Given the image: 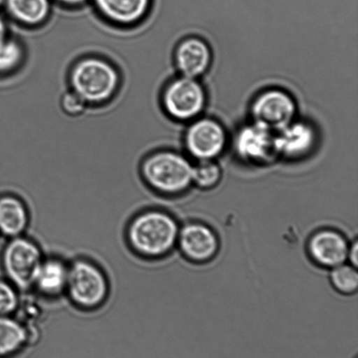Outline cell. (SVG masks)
<instances>
[{"label": "cell", "instance_id": "1", "mask_svg": "<svg viewBox=\"0 0 358 358\" xmlns=\"http://www.w3.org/2000/svg\"><path fill=\"white\" fill-rule=\"evenodd\" d=\"M176 220L159 209H148L133 217L127 226L129 247L143 259H159L170 254L178 243Z\"/></svg>", "mask_w": 358, "mask_h": 358}, {"label": "cell", "instance_id": "2", "mask_svg": "<svg viewBox=\"0 0 358 358\" xmlns=\"http://www.w3.org/2000/svg\"><path fill=\"white\" fill-rule=\"evenodd\" d=\"M193 166L187 158L173 151H159L146 158L141 167L143 180L161 194H180L192 184Z\"/></svg>", "mask_w": 358, "mask_h": 358}, {"label": "cell", "instance_id": "3", "mask_svg": "<svg viewBox=\"0 0 358 358\" xmlns=\"http://www.w3.org/2000/svg\"><path fill=\"white\" fill-rule=\"evenodd\" d=\"M119 74L103 59L87 57L73 65L70 73L72 91L86 104H97L113 97L119 86Z\"/></svg>", "mask_w": 358, "mask_h": 358}, {"label": "cell", "instance_id": "4", "mask_svg": "<svg viewBox=\"0 0 358 358\" xmlns=\"http://www.w3.org/2000/svg\"><path fill=\"white\" fill-rule=\"evenodd\" d=\"M66 294L80 310H97L107 301L110 282L103 269L87 259L70 263Z\"/></svg>", "mask_w": 358, "mask_h": 358}, {"label": "cell", "instance_id": "5", "mask_svg": "<svg viewBox=\"0 0 358 358\" xmlns=\"http://www.w3.org/2000/svg\"><path fill=\"white\" fill-rule=\"evenodd\" d=\"M9 240L2 256L7 280L19 290L30 289L44 256L36 242L24 235Z\"/></svg>", "mask_w": 358, "mask_h": 358}, {"label": "cell", "instance_id": "6", "mask_svg": "<svg viewBox=\"0 0 358 358\" xmlns=\"http://www.w3.org/2000/svg\"><path fill=\"white\" fill-rule=\"evenodd\" d=\"M207 102L206 91L198 79L179 76L164 88V111L177 121H192L200 117Z\"/></svg>", "mask_w": 358, "mask_h": 358}, {"label": "cell", "instance_id": "7", "mask_svg": "<svg viewBox=\"0 0 358 358\" xmlns=\"http://www.w3.org/2000/svg\"><path fill=\"white\" fill-rule=\"evenodd\" d=\"M250 112L252 122L275 132L296 121L297 104L286 90L272 88L254 98Z\"/></svg>", "mask_w": 358, "mask_h": 358}, {"label": "cell", "instance_id": "8", "mask_svg": "<svg viewBox=\"0 0 358 358\" xmlns=\"http://www.w3.org/2000/svg\"><path fill=\"white\" fill-rule=\"evenodd\" d=\"M228 136L220 122L198 118L186 129L184 143L189 156L199 161L214 160L226 149Z\"/></svg>", "mask_w": 358, "mask_h": 358}, {"label": "cell", "instance_id": "9", "mask_svg": "<svg viewBox=\"0 0 358 358\" xmlns=\"http://www.w3.org/2000/svg\"><path fill=\"white\" fill-rule=\"evenodd\" d=\"M275 133L252 121L241 126L234 140L235 152L247 163H268L277 157Z\"/></svg>", "mask_w": 358, "mask_h": 358}, {"label": "cell", "instance_id": "10", "mask_svg": "<svg viewBox=\"0 0 358 358\" xmlns=\"http://www.w3.org/2000/svg\"><path fill=\"white\" fill-rule=\"evenodd\" d=\"M317 142V130L307 121H294L275 133L277 157L301 159L315 149Z\"/></svg>", "mask_w": 358, "mask_h": 358}, {"label": "cell", "instance_id": "11", "mask_svg": "<svg viewBox=\"0 0 358 358\" xmlns=\"http://www.w3.org/2000/svg\"><path fill=\"white\" fill-rule=\"evenodd\" d=\"M178 244L189 261L203 263L210 261L219 250L215 233L202 223H191L179 230Z\"/></svg>", "mask_w": 358, "mask_h": 358}, {"label": "cell", "instance_id": "12", "mask_svg": "<svg viewBox=\"0 0 358 358\" xmlns=\"http://www.w3.org/2000/svg\"><path fill=\"white\" fill-rule=\"evenodd\" d=\"M174 59L181 76L198 79L205 75L212 65L213 53L202 39L188 37L179 42Z\"/></svg>", "mask_w": 358, "mask_h": 358}, {"label": "cell", "instance_id": "13", "mask_svg": "<svg viewBox=\"0 0 358 358\" xmlns=\"http://www.w3.org/2000/svg\"><path fill=\"white\" fill-rule=\"evenodd\" d=\"M349 245L338 231L324 230L315 233L308 243L311 258L318 265L334 268L348 259Z\"/></svg>", "mask_w": 358, "mask_h": 358}, {"label": "cell", "instance_id": "14", "mask_svg": "<svg viewBox=\"0 0 358 358\" xmlns=\"http://www.w3.org/2000/svg\"><path fill=\"white\" fill-rule=\"evenodd\" d=\"M69 264L57 257L43 258L34 276L31 289L41 296L55 299L66 293Z\"/></svg>", "mask_w": 358, "mask_h": 358}, {"label": "cell", "instance_id": "15", "mask_svg": "<svg viewBox=\"0 0 358 358\" xmlns=\"http://www.w3.org/2000/svg\"><path fill=\"white\" fill-rule=\"evenodd\" d=\"M36 343V334L29 325L13 315H0V358L19 356Z\"/></svg>", "mask_w": 358, "mask_h": 358}, {"label": "cell", "instance_id": "16", "mask_svg": "<svg viewBox=\"0 0 358 358\" xmlns=\"http://www.w3.org/2000/svg\"><path fill=\"white\" fill-rule=\"evenodd\" d=\"M29 221V210L20 196H0V233L8 238L23 236Z\"/></svg>", "mask_w": 358, "mask_h": 358}, {"label": "cell", "instance_id": "17", "mask_svg": "<svg viewBox=\"0 0 358 358\" xmlns=\"http://www.w3.org/2000/svg\"><path fill=\"white\" fill-rule=\"evenodd\" d=\"M100 13L112 22L131 25L148 12L150 0H94Z\"/></svg>", "mask_w": 358, "mask_h": 358}, {"label": "cell", "instance_id": "18", "mask_svg": "<svg viewBox=\"0 0 358 358\" xmlns=\"http://www.w3.org/2000/svg\"><path fill=\"white\" fill-rule=\"evenodd\" d=\"M7 11L14 20L28 26H36L50 12L48 0H6Z\"/></svg>", "mask_w": 358, "mask_h": 358}, {"label": "cell", "instance_id": "19", "mask_svg": "<svg viewBox=\"0 0 358 358\" xmlns=\"http://www.w3.org/2000/svg\"><path fill=\"white\" fill-rule=\"evenodd\" d=\"M332 286L343 294H352L358 287L357 268L349 265H339L332 268L331 273Z\"/></svg>", "mask_w": 358, "mask_h": 358}, {"label": "cell", "instance_id": "20", "mask_svg": "<svg viewBox=\"0 0 358 358\" xmlns=\"http://www.w3.org/2000/svg\"><path fill=\"white\" fill-rule=\"evenodd\" d=\"M221 170L214 160L199 161L193 166L192 184L203 189L215 187L221 179Z\"/></svg>", "mask_w": 358, "mask_h": 358}, {"label": "cell", "instance_id": "21", "mask_svg": "<svg viewBox=\"0 0 358 358\" xmlns=\"http://www.w3.org/2000/svg\"><path fill=\"white\" fill-rule=\"evenodd\" d=\"M22 59L23 48L20 42L6 38L0 42V73L17 69Z\"/></svg>", "mask_w": 358, "mask_h": 358}, {"label": "cell", "instance_id": "22", "mask_svg": "<svg viewBox=\"0 0 358 358\" xmlns=\"http://www.w3.org/2000/svg\"><path fill=\"white\" fill-rule=\"evenodd\" d=\"M19 291L8 280H0V315H13L19 310Z\"/></svg>", "mask_w": 358, "mask_h": 358}, {"label": "cell", "instance_id": "23", "mask_svg": "<svg viewBox=\"0 0 358 358\" xmlns=\"http://www.w3.org/2000/svg\"><path fill=\"white\" fill-rule=\"evenodd\" d=\"M85 102L73 91H69L63 95L61 100V106L63 111L69 116H78L82 114L86 108Z\"/></svg>", "mask_w": 358, "mask_h": 358}, {"label": "cell", "instance_id": "24", "mask_svg": "<svg viewBox=\"0 0 358 358\" xmlns=\"http://www.w3.org/2000/svg\"><path fill=\"white\" fill-rule=\"evenodd\" d=\"M348 258H350L352 266L357 268L358 262V245L357 242L352 245V248L349 249Z\"/></svg>", "mask_w": 358, "mask_h": 358}, {"label": "cell", "instance_id": "25", "mask_svg": "<svg viewBox=\"0 0 358 358\" xmlns=\"http://www.w3.org/2000/svg\"><path fill=\"white\" fill-rule=\"evenodd\" d=\"M6 35V24L3 22L2 18H0V42L5 40Z\"/></svg>", "mask_w": 358, "mask_h": 358}, {"label": "cell", "instance_id": "26", "mask_svg": "<svg viewBox=\"0 0 358 358\" xmlns=\"http://www.w3.org/2000/svg\"><path fill=\"white\" fill-rule=\"evenodd\" d=\"M59 1L65 3L66 5L76 6L79 5V4H82L84 1H86V0H59Z\"/></svg>", "mask_w": 358, "mask_h": 358}, {"label": "cell", "instance_id": "27", "mask_svg": "<svg viewBox=\"0 0 358 358\" xmlns=\"http://www.w3.org/2000/svg\"><path fill=\"white\" fill-rule=\"evenodd\" d=\"M6 0H0V6L2 5V4L5 3Z\"/></svg>", "mask_w": 358, "mask_h": 358}]
</instances>
